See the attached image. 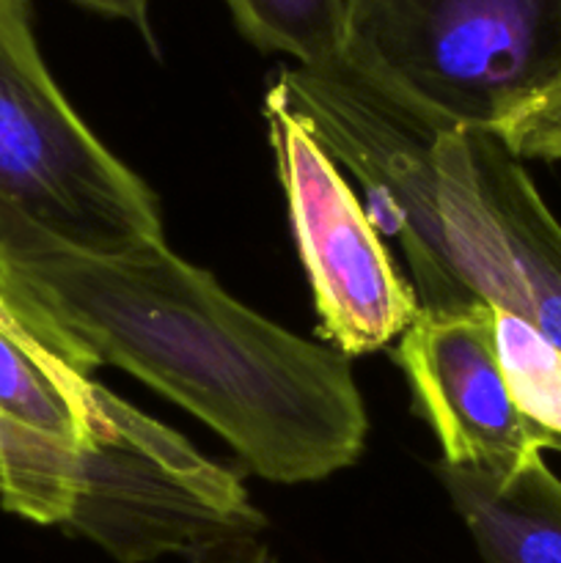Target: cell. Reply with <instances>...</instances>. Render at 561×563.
Segmentation results:
<instances>
[{"instance_id":"obj_12","label":"cell","mask_w":561,"mask_h":563,"mask_svg":"<svg viewBox=\"0 0 561 563\" xmlns=\"http://www.w3.org/2000/svg\"><path fill=\"white\" fill-rule=\"evenodd\" d=\"M517 159L561 163V75L493 132Z\"/></svg>"},{"instance_id":"obj_2","label":"cell","mask_w":561,"mask_h":563,"mask_svg":"<svg viewBox=\"0 0 561 563\" xmlns=\"http://www.w3.org/2000/svg\"><path fill=\"white\" fill-rule=\"evenodd\" d=\"M341 71L435 132H495L561 75V0H344Z\"/></svg>"},{"instance_id":"obj_8","label":"cell","mask_w":561,"mask_h":563,"mask_svg":"<svg viewBox=\"0 0 561 563\" xmlns=\"http://www.w3.org/2000/svg\"><path fill=\"white\" fill-rule=\"evenodd\" d=\"M113 390L0 328V418L66 449H94L113 423Z\"/></svg>"},{"instance_id":"obj_11","label":"cell","mask_w":561,"mask_h":563,"mask_svg":"<svg viewBox=\"0 0 561 563\" xmlns=\"http://www.w3.org/2000/svg\"><path fill=\"white\" fill-rule=\"evenodd\" d=\"M493 344L509 394L542 451H561V352L515 313L493 308Z\"/></svg>"},{"instance_id":"obj_9","label":"cell","mask_w":561,"mask_h":563,"mask_svg":"<svg viewBox=\"0 0 561 563\" xmlns=\"http://www.w3.org/2000/svg\"><path fill=\"white\" fill-rule=\"evenodd\" d=\"M99 471V445L66 449L0 418V506L11 515L66 531Z\"/></svg>"},{"instance_id":"obj_10","label":"cell","mask_w":561,"mask_h":563,"mask_svg":"<svg viewBox=\"0 0 561 563\" xmlns=\"http://www.w3.org/2000/svg\"><path fill=\"white\" fill-rule=\"evenodd\" d=\"M237 31L262 53H284L300 69L341 66L344 0H223Z\"/></svg>"},{"instance_id":"obj_5","label":"cell","mask_w":561,"mask_h":563,"mask_svg":"<svg viewBox=\"0 0 561 563\" xmlns=\"http://www.w3.org/2000/svg\"><path fill=\"white\" fill-rule=\"evenodd\" d=\"M262 113L319 335L346 357L385 350L416 322V289L396 269L385 236L297 110L280 71L270 80Z\"/></svg>"},{"instance_id":"obj_7","label":"cell","mask_w":561,"mask_h":563,"mask_svg":"<svg viewBox=\"0 0 561 563\" xmlns=\"http://www.w3.org/2000/svg\"><path fill=\"white\" fill-rule=\"evenodd\" d=\"M484 563H561V478L534 454L509 471L438 465Z\"/></svg>"},{"instance_id":"obj_13","label":"cell","mask_w":561,"mask_h":563,"mask_svg":"<svg viewBox=\"0 0 561 563\" xmlns=\"http://www.w3.org/2000/svg\"><path fill=\"white\" fill-rule=\"evenodd\" d=\"M72 3H77L80 9L94 11V14L127 22V25L135 27L143 36V42L157 53V42H154L152 27V0H72Z\"/></svg>"},{"instance_id":"obj_6","label":"cell","mask_w":561,"mask_h":563,"mask_svg":"<svg viewBox=\"0 0 561 563\" xmlns=\"http://www.w3.org/2000/svg\"><path fill=\"white\" fill-rule=\"evenodd\" d=\"M394 361L416 412L438 438L443 465L509 471L544 454L501 372L490 306L457 317L418 311L399 335Z\"/></svg>"},{"instance_id":"obj_3","label":"cell","mask_w":561,"mask_h":563,"mask_svg":"<svg viewBox=\"0 0 561 563\" xmlns=\"http://www.w3.org/2000/svg\"><path fill=\"white\" fill-rule=\"evenodd\" d=\"M16 231L105 256L165 242L152 187L50 75L31 0H0V245Z\"/></svg>"},{"instance_id":"obj_4","label":"cell","mask_w":561,"mask_h":563,"mask_svg":"<svg viewBox=\"0 0 561 563\" xmlns=\"http://www.w3.org/2000/svg\"><path fill=\"white\" fill-rule=\"evenodd\" d=\"M432 256L413 273L418 308L515 313L561 352V223L520 159L482 130L435 137Z\"/></svg>"},{"instance_id":"obj_1","label":"cell","mask_w":561,"mask_h":563,"mask_svg":"<svg viewBox=\"0 0 561 563\" xmlns=\"http://www.w3.org/2000/svg\"><path fill=\"white\" fill-rule=\"evenodd\" d=\"M0 300L77 374L124 368L273 484L333 476L366 445L350 357L251 311L165 242L105 256L20 231L0 247Z\"/></svg>"},{"instance_id":"obj_14","label":"cell","mask_w":561,"mask_h":563,"mask_svg":"<svg viewBox=\"0 0 561 563\" xmlns=\"http://www.w3.org/2000/svg\"><path fill=\"white\" fill-rule=\"evenodd\" d=\"M190 563H278V559L258 537H242L198 550Z\"/></svg>"}]
</instances>
